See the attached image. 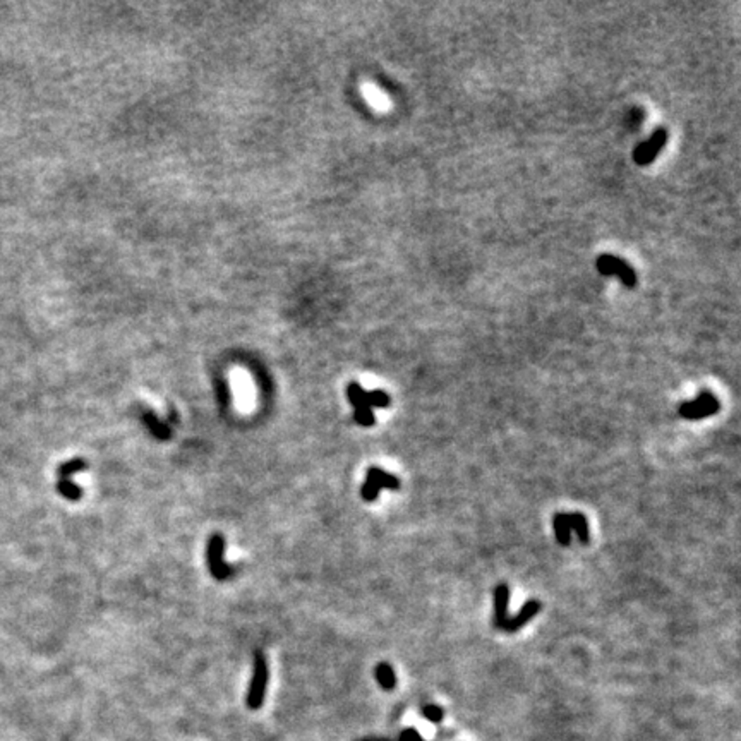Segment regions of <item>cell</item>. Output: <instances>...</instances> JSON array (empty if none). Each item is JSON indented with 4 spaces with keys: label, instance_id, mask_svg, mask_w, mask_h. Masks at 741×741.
<instances>
[{
    "label": "cell",
    "instance_id": "8",
    "mask_svg": "<svg viewBox=\"0 0 741 741\" xmlns=\"http://www.w3.org/2000/svg\"><path fill=\"white\" fill-rule=\"evenodd\" d=\"M366 479H371L372 483L379 487V489H383V487H385V489H398L400 487V480L396 479L395 476H392V474L381 470L379 467H371V469H367Z\"/></svg>",
    "mask_w": 741,
    "mask_h": 741
},
{
    "label": "cell",
    "instance_id": "7",
    "mask_svg": "<svg viewBox=\"0 0 741 741\" xmlns=\"http://www.w3.org/2000/svg\"><path fill=\"white\" fill-rule=\"evenodd\" d=\"M508 604H510V589L508 585L501 584L494 589V625L503 623L507 618H510L508 614Z\"/></svg>",
    "mask_w": 741,
    "mask_h": 741
},
{
    "label": "cell",
    "instance_id": "13",
    "mask_svg": "<svg viewBox=\"0 0 741 741\" xmlns=\"http://www.w3.org/2000/svg\"><path fill=\"white\" fill-rule=\"evenodd\" d=\"M86 469H88L86 460L74 458V460H69V462L62 463L57 470V476H59V479H71L72 474L83 472V470H86Z\"/></svg>",
    "mask_w": 741,
    "mask_h": 741
},
{
    "label": "cell",
    "instance_id": "6",
    "mask_svg": "<svg viewBox=\"0 0 741 741\" xmlns=\"http://www.w3.org/2000/svg\"><path fill=\"white\" fill-rule=\"evenodd\" d=\"M539 611H540V602H539V600H534V599L527 600V602L522 606V609H520L517 613V616L507 618V620H505L503 623L498 625V628H500V630H503V631H510V633H511V631H517L522 627H525V625L529 623V621L532 620V618L536 616V614L539 613Z\"/></svg>",
    "mask_w": 741,
    "mask_h": 741
},
{
    "label": "cell",
    "instance_id": "12",
    "mask_svg": "<svg viewBox=\"0 0 741 741\" xmlns=\"http://www.w3.org/2000/svg\"><path fill=\"white\" fill-rule=\"evenodd\" d=\"M376 680H378V683L381 684L385 690H392L396 684L395 671H393V667L389 664L381 662V664L376 667Z\"/></svg>",
    "mask_w": 741,
    "mask_h": 741
},
{
    "label": "cell",
    "instance_id": "15",
    "mask_svg": "<svg viewBox=\"0 0 741 741\" xmlns=\"http://www.w3.org/2000/svg\"><path fill=\"white\" fill-rule=\"evenodd\" d=\"M145 420H146V424H148L151 434H153V436H156L158 440H167V438L170 436V431H168V427L163 426L161 423H158L156 417H154L153 414H150V412L146 414Z\"/></svg>",
    "mask_w": 741,
    "mask_h": 741
},
{
    "label": "cell",
    "instance_id": "17",
    "mask_svg": "<svg viewBox=\"0 0 741 741\" xmlns=\"http://www.w3.org/2000/svg\"><path fill=\"white\" fill-rule=\"evenodd\" d=\"M364 97H366V100L369 101V103L372 105V107L376 108H383L386 105V100L385 97H383L381 93H379L378 90H376L374 86H371V84H367V86H364Z\"/></svg>",
    "mask_w": 741,
    "mask_h": 741
},
{
    "label": "cell",
    "instance_id": "2",
    "mask_svg": "<svg viewBox=\"0 0 741 741\" xmlns=\"http://www.w3.org/2000/svg\"><path fill=\"white\" fill-rule=\"evenodd\" d=\"M719 409H721L719 400L715 398L711 392H702L700 395L695 400H691V402L681 403L680 416L688 420H698L714 416V414L719 412Z\"/></svg>",
    "mask_w": 741,
    "mask_h": 741
},
{
    "label": "cell",
    "instance_id": "20",
    "mask_svg": "<svg viewBox=\"0 0 741 741\" xmlns=\"http://www.w3.org/2000/svg\"><path fill=\"white\" fill-rule=\"evenodd\" d=\"M423 715L431 722H438L443 719V709H440L438 705H427L423 711Z\"/></svg>",
    "mask_w": 741,
    "mask_h": 741
},
{
    "label": "cell",
    "instance_id": "19",
    "mask_svg": "<svg viewBox=\"0 0 741 741\" xmlns=\"http://www.w3.org/2000/svg\"><path fill=\"white\" fill-rule=\"evenodd\" d=\"M379 491L381 489H379V487L376 486L371 479H366V483L363 484V489H361V494H363V498L366 501H374L376 498H378Z\"/></svg>",
    "mask_w": 741,
    "mask_h": 741
},
{
    "label": "cell",
    "instance_id": "16",
    "mask_svg": "<svg viewBox=\"0 0 741 741\" xmlns=\"http://www.w3.org/2000/svg\"><path fill=\"white\" fill-rule=\"evenodd\" d=\"M389 395L386 392H383V389H372V392H367V403H369L371 409H385V407L389 405Z\"/></svg>",
    "mask_w": 741,
    "mask_h": 741
},
{
    "label": "cell",
    "instance_id": "1",
    "mask_svg": "<svg viewBox=\"0 0 741 741\" xmlns=\"http://www.w3.org/2000/svg\"><path fill=\"white\" fill-rule=\"evenodd\" d=\"M268 662L261 652H256L254 659V674L251 680V688L247 693V705L249 709L256 711L263 705L266 695V687H268Z\"/></svg>",
    "mask_w": 741,
    "mask_h": 741
},
{
    "label": "cell",
    "instance_id": "9",
    "mask_svg": "<svg viewBox=\"0 0 741 741\" xmlns=\"http://www.w3.org/2000/svg\"><path fill=\"white\" fill-rule=\"evenodd\" d=\"M553 527L554 534H556V540L561 546H570L571 542V527L568 522V514H556L553 518Z\"/></svg>",
    "mask_w": 741,
    "mask_h": 741
},
{
    "label": "cell",
    "instance_id": "5",
    "mask_svg": "<svg viewBox=\"0 0 741 741\" xmlns=\"http://www.w3.org/2000/svg\"><path fill=\"white\" fill-rule=\"evenodd\" d=\"M667 143V132L664 129H658L654 131V134L647 139V141L640 143L633 151V160L635 163L645 167V165L652 163L654 158L661 153V150L664 148Z\"/></svg>",
    "mask_w": 741,
    "mask_h": 741
},
{
    "label": "cell",
    "instance_id": "21",
    "mask_svg": "<svg viewBox=\"0 0 741 741\" xmlns=\"http://www.w3.org/2000/svg\"><path fill=\"white\" fill-rule=\"evenodd\" d=\"M402 741H420V736L416 729H407V731L403 733Z\"/></svg>",
    "mask_w": 741,
    "mask_h": 741
},
{
    "label": "cell",
    "instance_id": "4",
    "mask_svg": "<svg viewBox=\"0 0 741 741\" xmlns=\"http://www.w3.org/2000/svg\"><path fill=\"white\" fill-rule=\"evenodd\" d=\"M225 554V539L222 534H213L208 540V549H206V556H208V568L212 571L213 577L216 580H227L232 575V568L225 563L223 560Z\"/></svg>",
    "mask_w": 741,
    "mask_h": 741
},
{
    "label": "cell",
    "instance_id": "10",
    "mask_svg": "<svg viewBox=\"0 0 741 741\" xmlns=\"http://www.w3.org/2000/svg\"><path fill=\"white\" fill-rule=\"evenodd\" d=\"M568 522H570L571 530L577 532L578 540H580L582 544H589V540H591V534H589V522H587V518H585V515L578 514V511H575V514H568Z\"/></svg>",
    "mask_w": 741,
    "mask_h": 741
},
{
    "label": "cell",
    "instance_id": "11",
    "mask_svg": "<svg viewBox=\"0 0 741 741\" xmlns=\"http://www.w3.org/2000/svg\"><path fill=\"white\" fill-rule=\"evenodd\" d=\"M347 395H349L350 403L354 405V409H371L369 403H367V392L359 385V383H350L349 388H347Z\"/></svg>",
    "mask_w": 741,
    "mask_h": 741
},
{
    "label": "cell",
    "instance_id": "3",
    "mask_svg": "<svg viewBox=\"0 0 741 741\" xmlns=\"http://www.w3.org/2000/svg\"><path fill=\"white\" fill-rule=\"evenodd\" d=\"M597 272L604 276H618L627 287H635L637 283V275L635 270L623 259L616 258L611 254H602L597 258Z\"/></svg>",
    "mask_w": 741,
    "mask_h": 741
},
{
    "label": "cell",
    "instance_id": "14",
    "mask_svg": "<svg viewBox=\"0 0 741 741\" xmlns=\"http://www.w3.org/2000/svg\"><path fill=\"white\" fill-rule=\"evenodd\" d=\"M57 491L69 501H77L83 496V491L79 486H76L71 479H59Z\"/></svg>",
    "mask_w": 741,
    "mask_h": 741
},
{
    "label": "cell",
    "instance_id": "18",
    "mask_svg": "<svg viewBox=\"0 0 741 741\" xmlns=\"http://www.w3.org/2000/svg\"><path fill=\"white\" fill-rule=\"evenodd\" d=\"M354 419H356V423H359L361 426H364V427H371L372 424L376 423V417H374V412H372V409L356 410V412H354Z\"/></svg>",
    "mask_w": 741,
    "mask_h": 741
}]
</instances>
